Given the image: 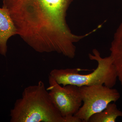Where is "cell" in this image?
Instances as JSON below:
<instances>
[{
	"instance_id": "6da1fadb",
	"label": "cell",
	"mask_w": 122,
	"mask_h": 122,
	"mask_svg": "<svg viewBox=\"0 0 122 122\" xmlns=\"http://www.w3.org/2000/svg\"><path fill=\"white\" fill-rule=\"evenodd\" d=\"M11 122H68L53 103L44 82L25 87L10 111Z\"/></svg>"
},
{
	"instance_id": "7a4b0ae2",
	"label": "cell",
	"mask_w": 122,
	"mask_h": 122,
	"mask_svg": "<svg viewBox=\"0 0 122 122\" xmlns=\"http://www.w3.org/2000/svg\"><path fill=\"white\" fill-rule=\"evenodd\" d=\"M92 52L93 54H90L89 57L91 60L96 61L98 64L93 72L82 74L79 73V69H54L51 71L49 75L57 83L63 86L72 85L81 87L102 85L112 88L116 84L118 78L111 57H102L96 49Z\"/></svg>"
},
{
	"instance_id": "3957f363",
	"label": "cell",
	"mask_w": 122,
	"mask_h": 122,
	"mask_svg": "<svg viewBox=\"0 0 122 122\" xmlns=\"http://www.w3.org/2000/svg\"><path fill=\"white\" fill-rule=\"evenodd\" d=\"M79 87L83 104L74 116L82 122H88L92 116L102 111L108 104L116 102L120 97L117 90L105 85Z\"/></svg>"
},
{
	"instance_id": "277c9868",
	"label": "cell",
	"mask_w": 122,
	"mask_h": 122,
	"mask_svg": "<svg viewBox=\"0 0 122 122\" xmlns=\"http://www.w3.org/2000/svg\"><path fill=\"white\" fill-rule=\"evenodd\" d=\"M49 91L52 102L61 115L68 122H82L74 115L82 104L80 87L68 85L61 86L49 75Z\"/></svg>"
},
{
	"instance_id": "5b68a950",
	"label": "cell",
	"mask_w": 122,
	"mask_h": 122,
	"mask_svg": "<svg viewBox=\"0 0 122 122\" xmlns=\"http://www.w3.org/2000/svg\"><path fill=\"white\" fill-rule=\"evenodd\" d=\"M17 35L16 30L7 9L0 8V54L5 56L10 38Z\"/></svg>"
},
{
	"instance_id": "8992f818",
	"label": "cell",
	"mask_w": 122,
	"mask_h": 122,
	"mask_svg": "<svg viewBox=\"0 0 122 122\" xmlns=\"http://www.w3.org/2000/svg\"><path fill=\"white\" fill-rule=\"evenodd\" d=\"M110 51L118 79L122 86V22L115 33Z\"/></svg>"
},
{
	"instance_id": "52a82bcc",
	"label": "cell",
	"mask_w": 122,
	"mask_h": 122,
	"mask_svg": "<svg viewBox=\"0 0 122 122\" xmlns=\"http://www.w3.org/2000/svg\"><path fill=\"white\" fill-rule=\"evenodd\" d=\"M119 117H122V111L115 103L111 102L102 111L92 116L88 122H115Z\"/></svg>"
}]
</instances>
